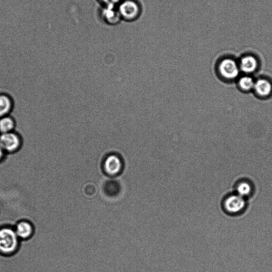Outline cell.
<instances>
[{"instance_id": "4", "label": "cell", "mask_w": 272, "mask_h": 272, "mask_svg": "<svg viewBox=\"0 0 272 272\" xmlns=\"http://www.w3.org/2000/svg\"><path fill=\"white\" fill-rule=\"evenodd\" d=\"M22 139L17 132H10L0 134V145L7 153L12 154L17 152L22 146Z\"/></svg>"}, {"instance_id": "10", "label": "cell", "mask_w": 272, "mask_h": 272, "mask_svg": "<svg viewBox=\"0 0 272 272\" xmlns=\"http://www.w3.org/2000/svg\"><path fill=\"white\" fill-rule=\"evenodd\" d=\"M235 193L246 199L253 192V185L250 181L245 179L240 180L235 185Z\"/></svg>"}, {"instance_id": "16", "label": "cell", "mask_w": 272, "mask_h": 272, "mask_svg": "<svg viewBox=\"0 0 272 272\" xmlns=\"http://www.w3.org/2000/svg\"><path fill=\"white\" fill-rule=\"evenodd\" d=\"M98 191L96 186L92 183H88L85 185L83 192L88 198H93L96 195Z\"/></svg>"}, {"instance_id": "11", "label": "cell", "mask_w": 272, "mask_h": 272, "mask_svg": "<svg viewBox=\"0 0 272 272\" xmlns=\"http://www.w3.org/2000/svg\"><path fill=\"white\" fill-rule=\"evenodd\" d=\"M258 67V61L256 58L251 55H248L242 57L240 60V68L245 73H251Z\"/></svg>"}, {"instance_id": "1", "label": "cell", "mask_w": 272, "mask_h": 272, "mask_svg": "<svg viewBox=\"0 0 272 272\" xmlns=\"http://www.w3.org/2000/svg\"><path fill=\"white\" fill-rule=\"evenodd\" d=\"M21 240L13 228L9 226L0 228V254L9 256L19 249Z\"/></svg>"}, {"instance_id": "2", "label": "cell", "mask_w": 272, "mask_h": 272, "mask_svg": "<svg viewBox=\"0 0 272 272\" xmlns=\"http://www.w3.org/2000/svg\"><path fill=\"white\" fill-rule=\"evenodd\" d=\"M222 206L226 214L236 216L244 212L247 203L246 199L235 192L225 196L223 200Z\"/></svg>"}, {"instance_id": "8", "label": "cell", "mask_w": 272, "mask_h": 272, "mask_svg": "<svg viewBox=\"0 0 272 272\" xmlns=\"http://www.w3.org/2000/svg\"><path fill=\"white\" fill-rule=\"evenodd\" d=\"M101 13L104 21L110 25H115L122 20L116 6H104Z\"/></svg>"}, {"instance_id": "18", "label": "cell", "mask_w": 272, "mask_h": 272, "mask_svg": "<svg viewBox=\"0 0 272 272\" xmlns=\"http://www.w3.org/2000/svg\"><path fill=\"white\" fill-rule=\"evenodd\" d=\"M6 154V153L5 152V150L1 145H0V163L4 160Z\"/></svg>"}, {"instance_id": "6", "label": "cell", "mask_w": 272, "mask_h": 272, "mask_svg": "<svg viewBox=\"0 0 272 272\" xmlns=\"http://www.w3.org/2000/svg\"><path fill=\"white\" fill-rule=\"evenodd\" d=\"M222 76L226 79L234 80L238 77L239 68L234 60L226 58L222 60L219 66Z\"/></svg>"}, {"instance_id": "3", "label": "cell", "mask_w": 272, "mask_h": 272, "mask_svg": "<svg viewBox=\"0 0 272 272\" xmlns=\"http://www.w3.org/2000/svg\"><path fill=\"white\" fill-rule=\"evenodd\" d=\"M117 8L121 18L127 21L138 19L141 13V7L135 0H123Z\"/></svg>"}, {"instance_id": "13", "label": "cell", "mask_w": 272, "mask_h": 272, "mask_svg": "<svg viewBox=\"0 0 272 272\" xmlns=\"http://www.w3.org/2000/svg\"><path fill=\"white\" fill-rule=\"evenodd\" d=\"M16 122L10 115L0 118V134L14 131Z\"/></svg>"}, {"instance_id": "12", "label": "cell", "mask_w": 272, "mask_h": 272, "mask_svg": "<svg viewBox=\"0 0 272 272\" xmlns=\"http://www.w3.org/2000/svg\"><path fill=\"white\" fill-rule=\"evenodd\" d=\"M13 108L12 98L6 94H0V118L9 115Z\"/></svg>"}, {"instance_id": "7", "label": "cell", "mask_w": 272, "mask_h": 272, "mask_svg": "<svg viewBox=\"0 0 272 272\" xmlns=\"http://www.w3.org/2000/svg\"><path fill=\"white\" fill-rule=\"evenodd\" d=\"M14 229L20 240H23L31 238L35 232V226L33 223L26 220L18 221Z\"/></svg>"}, {"instance_id": "17", "label": "cell", "mask_w": 272, "mask_h": 272, "mask_svg": "<svg viewBox=\"0 0 272 272\" xmlns=\"http://www.w3.org/2000/svg\"><path fill=\"white\" fill-rule=\"evenodd\" d=\"M122 1L123 0H99L104 6H116Z\"/></svg>"}, {"instance_id": "15", "label": "cell", "mask_w": 272, "mask_h": 272, "mask_svg": "<svg viewBox=\"0 0 272 272\" xmlns=\"http://www.w3.org/2000/svg\"><path fill=\"white\" fill-rule=\"evenodd\" d=\"M255 82L253 80L248 76H245L240 79L239 82V86L242 89L248 91L254 88Z\"/></svg>"}, {"instance_id": "5", "label": "cell", "mask_w": 272, "mask_h": 272, "mask_svg": "<svg viewBox=\"0 0 272 272\" xmlns=\"http://www.w3.org/2000/svg\"><path fill=\"white\" fill-rule=\"evenodd\" d=\"M123 166L122 159L115 154H111L106 157L103 163L104 172L111 177L120 174L123 170Z\"/></svg>"}, {"instance_id": "9", "label": "cell", "mask_w": 272, "mask_h": 272, "mask_svg": "<svg viewBox=\"0 0 272 272\" xmlns=\"http://www.w3.org/2000/svg\"><path fill=\"white\" fill-rule=\"evenodd\" d=\"M254 89L258 95L268 98L272 95V82L266 79L259 80L255 83Z\"/></svg>"}, {"instance_id": "14", "label": "cell", "mask_w": 272, "mask_h": 272, "mask_svg": "<svg viewBox=\"0 0 272 272\" xmlns=\"http://www.w3.org/2000/svg\"><path fill=\"white\" fill-rule=\"evenodd\" d=\"M106 193L110 196H115L120 190V186L117 181L113 180L107 181L104 186Z\"/></svg>"}]
</instances>
